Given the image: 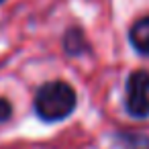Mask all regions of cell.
<instances>
[{
	"mask_svg": "<svg viewBox=\"0 0 149 149\" xmlns=\"http://www.w3.org/2000/svg\"><path fill=\"white\" fill-rule=\"evenodd\" d=\"M76 90L61 82V80H55V82H47L43 84L37 94H35V112L39 118L47 120V123H57V120H63L65 116H70L76 108Z\"/></svg>",
	"mask_w": 149,
	"mask_h": 149,
	"instance_id": "cell-1",
	"label": "cell"
},
{
	"mask_svg": "<svg viewBox=\"0 0 149 149\" xmlns=\"http://www.w3.org/2000/svg\"><path fill=\"white\" fill-rule=\"evenodd\" d=\"M127 112L135 118L149 116V72L137 70L127 80V96H125Z\"/></svg>",
	"mask_w": 149,
	"mask_h": 149,
	"instance_id": "cell-2",
	"label": "cell"
},
{
	"mask_svg": "<svg viewBox=\"0 0 149 149\" xmlns=\"http://www.w3.org/2000/svg\"><path fill=\"white\" fill-rule=\"evenodd\" d=\"M129 39H131V45H133L139 53L149 55V17L139 19V21L131 27Z\"/></svg>",
	"mask_w": 149,
	"mask_h": 149,
	"instance_id": "cell-3",
	"label": "cell"
},
{
	"mask_svg": "<svg viewBox=\"0 0 149 149\" xmlns=\"http://www.w3.org/2000/svg\"><path fill=\"white\" fill-rule=\"evenodd\" d=\"M65 51L68 53H72V55H78V53H82L84 51V45H86V41H84V35L78 31V29H72V31H68L65 33Z\"/></svg>",
	"mask_w": 149,
	"mask_h": 149,
	"instance_id": "cell-4",
	"label": "cell"
},
{
	"mask_svg": "<svg viewBox=\"0 0 149 149\" xmlns=\"http://www.w3.org/2000/svg\"><path fill=\"white\" fill-rule=\"evenodd\" d=\"M10 114H13V106H10V102H8L6 98H0V123H2V120H8Z\"/></svg>",
	"mask_w": 149,
	"mask_h": 149,
	"instance_id": "cell-5",
	"label": "cell"
},
{
	"mask_svg": "<svg viewBox=\"0 0 149 149\" xmlns=\"http://www.w3.org/2000/svg\"><path fill=\"white\" fill-rule=\"evenodd\" d=\"M0 2H2V0H0Z\"/></svg>",
	"mask_w": 149,
	"mask_h": 149,
	"instance_id": "cell-6",
	"label": "cell"
}]
</instances>
